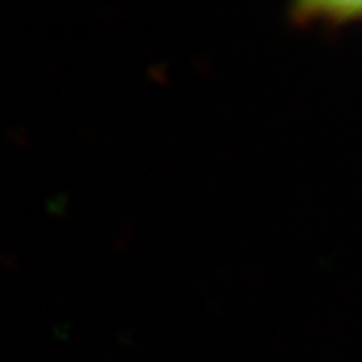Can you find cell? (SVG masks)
<instances>
[{"label": "cell", "mask_w": 362, "mask_h": 362, "mask_svg": "<svg viewBox=\"0 0 362 362\" xmlns=\"http://www.w3.org/2000/svg\"><path fill=\"white\" fill-rule=\"evenodd\" d=\"M286 18L294 28L322 25L326 30L362 23V0L354 2H296L286 8Z\"/></svg>", "instance_id": "6da1fadb"}]
</instances>
